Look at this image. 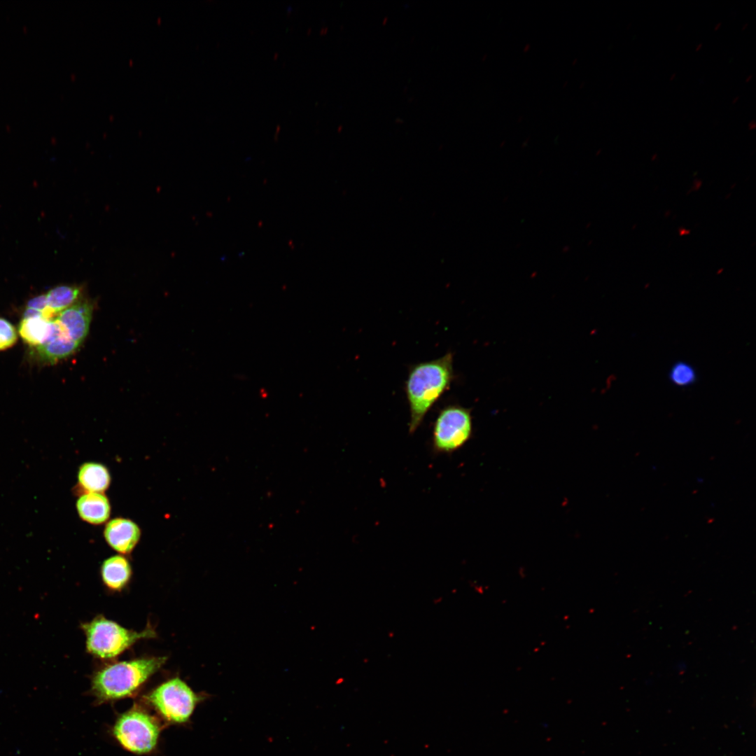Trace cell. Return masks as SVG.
Segmentation results:
<instances>
[{
    "label": "cell",
    "instance_id": "5b68a950",
    "mask_svg": "<svg viewBox=\"0 0 756 756\" xmlns=\"http://www.w3.org/2000/svg\"><path fill=\"white\" fill-rule=\"evenodd\" d=\"M472 433V422L469 409L456 404L444 406L438 412L433 426V454H452L470 440Z\"/></svg>",
    "mask_w": 756,
    "mask_h": 756
},
{
    "label": "cell",
    "instance_id": "3957f363",
    "mask_svg": "<svg viewBox=\"0 0 756 756\" xmlns=\"http://www.w3.org/2000/svg\"><path fill=\"white\" fill-rule=\"evenodd\" d=\"M85 636L87 652L100 659H114L143 639L156 638L149 624L141 631L126 629L114 621L98 615L80 626Z\"/></svg>",
    "mask_w": 756,
    "mask_h": 756
},
{
    "label": "cell",
    "instance_id": "52a82bcc",
    "mask_svg": "<svg viewBox=\"0 0 756 756\" xmlns=\"http://www.w3.org/2000/svg\"><path fill=\"white\" fill-rule=\"evenodd\" d=\"M104 536L112 549L121 554H128L139 542L141 530L132 520L118 517L106 524Z\"/></svg>",
    "mask_w": 756,
    "mask_h": 756
},
{
    "label": "cell",
    "instance_id": "5bb4252c",
    "mask_svg": "<svg viewBox=\"0 0 756 756\" xmlns=\"http://www.w3.org/2000/svg\"><path fill=\"white\" fill-rule=\"evenodd\" d=\"M81 288L76 285H59L51 288L46 294L47 304L55 314L77 302Z\"/></svg>",
    "mask_w": 756,
    "mask_h": 756
},
{
    "label": "cell",
    "instance_id": "e0dca14e",
    "mask_svg": "<svg viewBox=\"0 0 756 756\" xmlns=\"http://www.w3.org/2000/svg\"><path fill=\"white\" fill-rule=\"evenodd\" d=\"M26 308L42 313L44 318L50 321H52V316L55 315L48 306L46 294H41L31 298L27 302Z\"/></svg>",
    "mask_w": 756,
    "mask_h": 756
},
{
    "label": "cell",
    "instance_id": "4fadbf2b",
    "mask_svg": "<svg viewBox=\"0 0 756 756\" xmlns=\"http://www.w3.org/2000/svg\"><path fill=\"white\" fill-rule=\"evenodd\" d=\"M52 321L40 315L23 317L18 326V332L26 343L36 347L49 338Z\"/></svg>",
    "mask_w": 756,
    "mask_h": 756
},
{
    "label": "cell",
    "instance_id": "9a60e30c",
    "mask_svg": "<svg viewBox=\"0 0 756 756\" xmlns=\"http://www.w3.org/2000/svg\"><path fill=\"white\" fill-rule=\"evenodd\" d=\"M668 377L673 384L683 387L693 384L697 374L692 365L685 361H678L670 369Z\"/></svg>",
    "mask_w": 756,
    "mask_h": 756
},
{
    "label": "cell",
    "instance_id": "30bf717a",
    "mask_svg": "<svg viewBox=\"0 0 756 756\" xmlns=\"http://www.w3.org/2000/svg\"><path fill=\"white\" fill-rule=\"evenodd\" d=\"M132 567L122 555L112 556L105 559L101 566V577L106 588L120 592L129 584L132 578Z\"/></svg>",
    "mask_w": 756,
    "mask_h": 756
},
{
    "label": "cell",
    "instance_id": "8fae6325",
    "mask_svg": "<svg viewBox=\"0 0 756 756\" xmlns=\"http://www.w3.org/2000/svg\"><path fill=\"white\" fill-rule=\"evenodd\" d=\"M76 508L80 517L91 524H103L111 514L109 500L103 493H84L78 499Z\"/></svg>",
    "mask_w": 756,
    "mask_h": 756
},
{
    "label": "cell",
    "instance_id": "277c9868",
    "mask_svg": "<svg viewBox=\"0 0 756 756\" xmlns=\"http://www.w3.org/2000/svg\"><path fill=\"white\" fill-rule=\"evenodd\" d=\"M146 699L167 722L181 724L189 720L201 696L176 677L157 686L146 695Z\"/></svg>",
    "mask_w": 756,
    "mask_h": 756
},
{
    "label": "cell",
    "instance_id": "9c48e42d",
    "mask_svg": "<svg viewBox=\"0 0 756 756\" xmlns=\"http://www.w3.org/2000/svg\"><path fill=\"white\" fill-rule=\"evenodd\" d=\"M79 345L69 338L64 327L55 318L52 321L49 338L36 346V353L41 360L53 363L72 354Z\"/></svg>",
    "mask_w": 756,
    "mask_h": 756
},
{
    "label": "cell",
    "instance_id": "8992f818",
    "mask_svg": "<svg viewBox=\"0 0 756 756\" xmlns=\"http://www.w3.org/2000/svg\"><path fill=\"white\" fill-rule=\"evenodd\" d=\"M160 727L157 720L147 712L134 708L122 714L115 721L113 734L125 750L139 755L146 754L158 744Z\"/></svg>",
    "mask_w": 756,
    "mask_h": 756
},
{
    "label": "cell",
    "instance_id": "2e32d148",
    "mask_svg": "<svg viewBox=\"0 0 756 756\" xmlns=\"http://www.w3.org/2000/svg\"><path fill=\"white\" fill-rule=\"evenodd\" d=\"M18 339L15 328L8 320L0 318V351L13 346Z\"/></svg>",
    "mask_w": 756,
    "mask_h": 756
},
{
    "label": "cell",
    "instance_id": "7a4b0ae2",
    "mask_svg": "<svg viewBox=\"0 0 756 756\" xmlns=\"http://www.w3.org/2000/svg\"><path fill=\"white\" fill-rule=\"evenodd\" d=\"M167 659L144 657L106 664L93 674L91 691L99 701L130 696L160 669Z\"/></svg>",
    "mask_w": 756,
    "mask_h": 756
},
{
    "label": "cell",
    "instance_id": "ba28073f",
    "mask_svg": "<svg viewBox=\"0 0 756 756\" xmlns=\"http://www.w3.org/2000/svg\"><path fill=\"white\" fill-rule=\"evenodd\" d=\"M92 313V307L89 302L79 301L59 312L56 319L69 338L80 344L88 333Z\"/></svg>",
    "mask_w": 756,
    "mask_h": 756
},
{
    "label": "cell",
    "instance_id": "7c38bea8",
    "mask_svg": "<svg viewBox=\"0 0 756 756\" xmlns=\"http://www.w3.org/2000/svg\"><path fill=\"white\" fill-rule=\"evenodd\" d=\"M79 486L85 493H103L110 485L111 475L104 465L88 462L83 464L78 475Z\"/></svg>",
    "mask_w": 756,
    "mask_h": 756
},
{
    "label": "cell",
    "instance_id": "6da1fadb",
    "mask_svg": "<svg viewBox=\"0 0 756 756\" xmlns=\"http://www.w3.org/2000/svg\"><path fill=\"white\" fill-rule=\"evenodd\" d=\"M454 378L453 355L412 365L405 383L410 407L409 433H414L440 397L449 388Z\"/></svg>",
    "mask_w": 756,
    "mask_h": 756
}]
</instances>
